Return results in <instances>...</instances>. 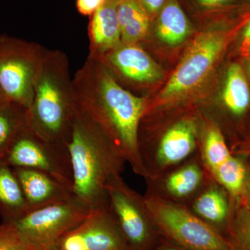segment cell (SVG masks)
<instances>
[{
    "instance_id": "obj_1",
    "label": "cell",
    "mask_w": 250,
    "mask_h": 250,
    "mask_svg": "<svg viewBox=\"0 0 250 250\" xmlns=\"http://www.w3.org/2000/svg\"><path fill=\"white\" fill-rule=\"evenodd\" d=\"M72 85L78 107L107 136L133 172L145 179L138 139L147 99L125 89L103 62L90 55L72 78Z\"/></svg>"
},
{
    "instance_id": "obj_2",
    "label": "cell",
    "mask_w": 250,
    "mask_h": 250,
    "mask_svg": "<svg viewBox=\"0 0 250 250\" xmlns=\"http://www.w3.org/2000/svg\"><path fill=\"white\" fill-rule=\"evenodd\" d=\"M72 195L91 210L108 205L106 186L126 162L98 125L77 106L67 143Z\"/></svg>"
},
{
    "instance_id": "obj_3",
    "label": "cell",
    "mask_w": 250,
    "mask_h": 250,
    "mask_svg": "<svg viewBox=\"0 0 250 250\" xmlns=\"http://www.w3.org/2000/svg\"><path fill=\"white\" fill-rule=\"evenodd\" d=\"M76 110L66 54L47 49L36 77L28 123L51 142L67 147Z\"/></svg>"
},
{
    "instance_id": "obj_4",
    "label": "cell",
    "mask_w": 250,
    "mask_h": 250,
    "mask_svg": "<svg viewBox=\"0 0 250 250\" xmlns=\"http://www.w3.org/2000/svg\"><path fill=\"white\" fill-rule=\"evenodd\" d=\"M250 16V13L222 20L199 33L161 90L156 106H168L201 86L211 75L231 37Z\"/></svg>"
},
{
    "instance_id": "obj_5",
    "label": "cell",
    "mask_w": 250,
    "mask_h": 250,
    "mask_svg": "<svg viewBox=\"0 0 250 250\" xmlns=\"http://www.w3.org/2000/svg\"><path fill=\"white\" fill-rule=\"evenodd\" d=\"M143 197L161 238L184 250H232L221 231L194 214L187 206L147 190Z\"/></svg>"
},
{
    "instance_id": "obj_6",
    "label": "cell",
    "mask_w": 250,
    "mask_h": 250,
    "mask_svg": "<svg viewBox=\"0 0 250 250\" xmlns=\"http://www.w3.org/2000/svg\"><path fill=\"white\" fill-rule=\"evenodd\" d=\"M200 123L191 115L181 117L167 125L156 140L139 144L146 180L160 177L198 153Z\"/></svg>"
},
{
    "instance_id": "obj_7",
    "label": "cell",
    "mask_w": 250,
    "mask_h": 250,
    "mask_svg": "<svg viewBox=\"0 0 250 250\" xmlns=\"http://www.w3.org/2000/svg\"><path fill=\"white\" fill-rule=\"evenodd\" d=\"M47 48L10 36H0V87L10 102L29 108L34 83Z\"/></svg>"
},
{
    "instance_id": "obj_8",
    "label": "cell",
    "mask_w": 250,
    "mask_h": 250,
    "mask_svg": "<svg viewBox=\"0 0 250 250\" xmlns=\"http://www.w3.org/2000/svg\"><path fill=\"white\" fill-rule=\"evenodd\" d=\"M89 211L72 195L65 201L31 210L11 224L29 250H53Z\"/></svg>"
},
{
    "instance_id": "obj_9",
    "label": "cell",
    "mask_w": 250,
    "mask_h": 250,
    "mask_svg": "<svg viewBox=\"0 0 250 250\" xmlns=\"http://www.w3.org/2000/svg\"><path fill=\"white\" fill-rule=\"evenodd\" d=\"M108 205L121 229L128 250H152L161 237L153 224L144 197L125 182L121 175L106 186Z\"/></svg>"
},
{
    "instance_id": "obj_10",
    "label": "cell",
    "mask_w": 250,
    "mask_h": 250,
    "mask_svg": "<svg viewBox=\"0 0 250 250\" xmlns=\"http://www.w3.org/2000/svg\"><path fill=\"white\" fill-rule=\"evenodd\" d=\"M3 159L13 168L34 169L48 174L72 190V166L67 147L42 137L31 127L28 120Z\"/></svg>"
},
{
    "instance_id": "obj_11",
    "label": "cell",
    "mask_w": 250,
    "mask_h": 250,
    "mask_svg": "<svg viewBox=\"0 0 250 250\" xmlns=\"http://www.w3.org/2000/svg\"><path fill=\"white\" fill-rule=\"evenodd\" d=\"M53 250H128L108 205L90 210L78 225L63 235Z\"/></svg>"
},
{
    "instance_id": "obj_12",
    "label": "cell",
    "mask_w": 250,
    "mask_h": 250,
    "mask_svg": "<svg viewBox=\"0 0 250 250\" xmlns=\"http://www.w3.org/2000/svg\"><path fill=\"white\" fill-rule=\"evenodd\" d=\"M212 179L198 152L160 177L146 182L147 190L187 206Z\"/></svg>"
},
{
    "instance_id": "obj_13",
    "label": "cell",
    "mask_w": 250,
    "mask_h": 250,
    "mask_svg": "<svg viewBox=\"0 0 250 250\" xmlns=\"http://www.w3.org/2000/svg\"><path fill=\"white\" fill-rule=\"evenodd\" d=\"M95 58L103 62L110 72H116L135 84L155 83L164 77L161 65L138 44L121 43Z\"/></svg>"
},
{
    "instance_id": "obj_14",
    "label": "cell",
    "mask_w": 250,
    "mask_h": 250,
    "mask_svg": "<svg viewBox=\"0 0 250 250\" xmlns=\"http://www.w3.org/2000/svg\"><path fill=\"white\" fill-rule=\"evenodd\" d=\"M29 211L58 203L72 196L70 188L52 176L30 168L15 167Z\"/></svg>"
},
{
    "instance_id": "obj_15",
    "label": "cell",
    "mask_w": 250,
    "mask_h": 250,
    "mask_svg": "<svg viewBox=\"0 0 250 250\" xmlns=\"http://www.w3.org/2000/svg\"><path fill=\"white\" fill-rule=\"evenodd\" d=\"M120 0H106L90 17L88 33L89 55L98 57L122 43L118 16Z\"/></svg>"
},
{
    "instance_id": "obj_16",
    "label": "cell",
    "mask_w": 250,
    "mask_h": 250,
    "mask_svg": "<svg viewBox=\"0 0 250 250\" xmlns=\"http://www.w3.org/2000/svg\"><path fill=\"white\" fill-rule=\"evenodd\" d=\"M187 207L194 214L227 237L231 213V200L226 190L213 179Z\"/></svg>"
},
{
    "instance_id": "obj_17",
    "label": "cell",
    "mask_w": 250,
    "mask_h": 250,
    "mask_svg": "<svg viewBox=\"0 0 250 250\" xmlns=\"http://www.w3.org/2000/svg\"><path fill=\"white\" fill-rule=\"evenodd\" d=\"M154 19L156 36L169 46L181 45L193 31L191 21L179 0H168Z\"/></svg>"
},
{
    "instance_id": "obj_18",
    "label": "cell",
    "mask_w": 250,
    "mask_h": 250,
    "mask_svg": "<svg viewBox=\"0 0 250 250\" xmlns=\"http://www.w3.org/2000/svg\"><path fill=\"white\" fill-rule=\"evenodd\" d=\"M29 212L14 169L0 158V216L3 223H14Z\"/></svg>"
},
{
    "instance_id": "obj_19",
    "label": "cell",
    "mask_w": 250,
    "mask_h": 250,
    "mask_svg": "<svg viewBox=\"0 0 250 250\" xmlns=\"http://www.w3.org/2000/svg\"><path fill=\"white\" fill-rule=\"evenodd\" d=\"M199 137V154L205 168L210 173L232 155L218 123L203 121Z\"/></svg>"
},
{
    "instance_id": "obj_20",
    "label": "cell",
    "mask_w": 250,
    "mask_h": 250,
    "mask_svg": "<svg viewBox=\"0 0 250 250\" xmlns=\"http://www.w3.org/2000/svg\"><path fill=\"white\" fill-rule=\"evenodd\" d=\"M222 101L228 113L235 118H241L250 106V88L243 67L232 63L227 71Z\"/></svg>"
},
{
    "instance_id": "obj_21",
    "label": "cell",
    "mask_w": 250,
    "mask_h": 250,
    "mask_svg": "<svg viewBox=\"0 0 250 250\" xmlns=\"http://www.w3.org/2000/svg\"><path fill=\"white\" fill-rule=\"evenodd\" d=\"M118 16L123 44H139L147 36L152 20L138 0H120Z\"/></svg>"
},
{
    "instance_id": "obj_22",
    "label": "cell",
    "mask_w": 250,
    "mask_h": 250,
    "mask_svg": "<svg viewBox=\"0 0 250 250\" xmlns=\"http://www.w3.org/2000/svg\"><path fill=\"white\" fill-rule=\"evenodd\" d=\"M215 182L226 190L231 201L243 197L249 179V166L239 155H232L210 173Z\"/></svg>"
},
{
    "instance_id": "obj_23",
    "label": "cell",
    "mask_w": 250,
    "mask_h": 250,
    "mask_svg": "<svg viewBox=\"0 0 250 250\" xmlns=\"http://www.w3.org/2000/svg\"><path fill=\"white\" fill-rule=\"evenodd\" d=\"M27 123V108L10 101L0 105V158H4L18 133Z\"/></svg>"
},
{
    "instance_id": "obj_24",
    "label": "cell",
    "mask_w": 250,
    "mask_h": 250,
    "mask_svg": "<svg viewBox=\"0 0 250 250\" xmlns=\"http://www.w3.org/2000/svg\"><path fill=\"white\" fill-rule=\"evenodd\" d=\"M227 237L232 250H250V206L231 201Z\"/></svg>"
},
{
    "instance_id": "obj_25",
    "label": "cell",
    "mask_w": 250,
    "mask_h": 250,
    "mask_svg": "<svg viewBox=\"0 0 250 250\" xmlns=\"http://www.w3.org/2000/svg\"><path fill=\"white\" fill-rule=\"evenodd\" d=\"M199 12L202 14L211 13H230L238 7L241 0H190Z\"/></svg>"
},
{
    "instance_id": "obj_26",
    "label": "cell",
    "mask_w": 250,
    "mask_h": 250,
    "mask_svg": "<svg viewBox=\"0 0 250 250\" xmlns=\"http://www.w3.org/2000/svg\"><path fill=\"white\" fill-rule=\"evenodd\" d=\"M0 250H29L18 236L12 224L0 225Z\"/></svg>"
},
{
    "instance_id": "obj_27",
    "label": "cell",
    "mask_w": 250,
    "mask_h": 250,
    "mask_svg": "<svg viewBox=\"0 0 250 250\" xmlns=\"http://www.w3.org/2000/svg\"><path fill=\"white\" fill-rule=\"evenodd\" d=\"M106 0H76L77 11L84 16H92Z\"/></svg>"
},
{
    "instance_id": "obj_28",
    "label": "cell",
    "mask_w": 250,
    "mask_h": 250,
    "mask_svg": "<svg viewBox=\"0 0 250 250\" xmlns=\"http://www.w3.org/2000/svg\"><path fill=\"white\" fill-rule=\"evenodd\" d=\"M239 52L241 57L244 58L250 57V16L242 27L241 42Z\"/></svg>"
},
{
    "instance_id": "obj_29",
    "label": "cell",
    "mask_w": 250,
    "mask_h": 250,
    "mask_svg": "<svg viewBox=\"0 0 250 250\" xmlns=\"http://www.w3.org/2000/svg\"><path fill=\"white\" fill-rule=\"evenodd\" d=\"M150 19H154L168 0H138Z\"/></svg>"
},
{
    "instance_id": "obj_30",
    "label": "cell",
    "mask_w": 250,
    "mask_h": 250,
    "mask_svg": "<svg viewBox=\"0 0 250 250\" xmlns=\"http://www.w3.org/2000/svg\"><path fill=\"white\" fill-rule=\"evenodd\" d=\"M152 250H184L179 246H176L174 243L161 238L160 241L157 243Z\"/></svg>"
},
{
    "instance_id": "obj_31",
    "label": "cell",
    "mask_w": 250,
    "mask_h": 250,
    "mask_svg": "<svg viewBox=\"0 0 250 250\" xmlns=\"http://www.w3.org/2000/svg\"><path fill=\"white\" fill-rule=\"evenodd\" d=\"M239 201L244 202L246 205L250 206V166H249V179H248V184H247V187L246 191L243 194V197L240 199ZM237 201V200H236Z\"/></svg>"
},
{
    "instance_id": "obj_32",
    "label": "cell",
    "mask_w": 250,
    "mask_h": 250,
    "mask_svg": "<svg viewBox=\"0 0 250 250\" xmlns=\"http://www.w3.org/2000/svg\"><path fill=\"white\" fill-rule=\"evenodd\" d=\"M237 154L241 156L250 155V140L242 146V147L238 150Z\"/></svg>"
},
{
    "instance_id": "obj_33",
    "label": "cell",
    "mask_w": 250,
    "mask_h": 250,
    "mask_svg": "<svg viewBox=\"0 0 250 250\" xmlns=\"http://www.w3.org/2000/svg\"><path fill=\"white\" fill-rule=\"evenodd\" d=\"M240 3H241L240 9L243 12H250V0H241Z\"/></svg>"
},
{
    "instance_id": "obj_34",
    "label": "cell",
    "mask_w": 250,
    "mask_h": 250,
    "mask_svg": "<svg viewBox=\"0 0 250 250\" xmlns=\"http://www.w3.org/2000/svg\"><path fill=\"white\" fill-rule=\"evenodd\" d=\"M9 101L6 98V95L0 87V105L2 104L3 103H6V102Z\"/></svg>"
},
{
    "instance_id": "obj_35",
    "label": "cell",
    "mask_w": 250,
    "mask_h": 250,
    "mask_svg": "<svg viewBox=\"0 0 250 250\" xmlns=\"http://www.w3.org/2000/svg\"><path fill=\"white\" fill-rule=\"evenodd\" d=\"M247 72H248V77H249L250 79V57L249 62H248V65H247Z\"/></svg>"
}]
</instances>
